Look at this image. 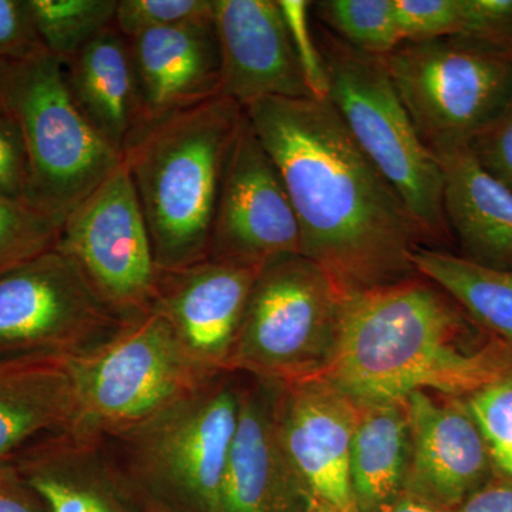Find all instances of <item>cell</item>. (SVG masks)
I'll list each match as a JSON object with an SVG mask.
<instances>
[{"instance_id":"6da1fadb","label":"cell","mask_w":512,"mask_h":512,"mask_svg":"<svg viewBox=\"0 0 512 512\" xmlns=\"http://www.w3.org/2000/svg\"><path fill=\"white\" fill-rule=\"evenodd\" d=\"M245 111L291 198L302 255L348 293L419 275L412 254L429 238L329 100L272 97Z\"/></svg>"},{"instance_id":"7a4b0ae2","label":"cell","mask_w":512,"mask_h":512,"mask_svg":"<svg viewBox=\"0 0 512 512\" xmlns=\"http://www.w3.org/2000/svg\"><path fill=\"white\" fill-rule=\"evenodd\" d=\"M476 326L421 275L349 293L322 376L357 407L404 402L414 392L464 399L512 373V349L498 339L478 346Z\"/></svg>"},{"instance_id":"3957f363","label":"cell","mask_w":512,"mask_h":512,"mask_svg":"<svg viewBox=\"0 0 512 512\" xmlns=\"http://www.w3.org/2000/svg\"><path fill=\"white\" fill-rule=\"evenodd\" d=\"M245 116L237 101L218 96L141 128L124 151L160 271L210 258L222 181Z\"/></svg>"},{"instance_id":"277c9868","label":"cell","mask_w":512,"mask_h":512,"mask_svg":"<svg viewBox=\"0 0 512 512\" xmlns=\"http://www.w3.org/2000/svg\"><path fill=\"white\" fill-rule=\"evenodd\" d=\"M241 390L238 372L220 373L136 426L100 437L148 512H218Z\"/></svg>"},{"instance_id":"5b68a950","label":"cell","mask_w":512,"mask_h":512,"mask_svg":"<svg viewBox=\"0 0 512 512\" xmlns=\"http://www.w3.org/2000/svg\"><path fill=\"white\" fill-rule=\"evenodd\" d=\"M6 111L18 124L30 168V204L64 222L123 165V157L84 119L46 49L0 66Z\"/></svg>"},{"instance_id":"8992f818","label":"cell","mask_w":512,"mask_h":512,"mask_svg":"<svg viewBox=\"0 0 512 512\" xmlns=\"http://www.w3.org/2000/svg\"><path fill=\"white\" fill-rule=\"evenodd\" d=\"M316 39L328 76L330 104L429 241L443 242L450 231L440 163L421 141L383 57L360 52L328 29H320Z\"/></svg>"},{"instance_id":"52a82bcc","label":"cell","mask_w":512,"mask_h":512,"mask_svg":"<svg viewBox=\"0 0 512 512\" xmlns=\"http://www.w3.org/2000/svg\"><path fill=\"white\" fill-rule=\"evenodd\" d=\"M349 293L302 254L262 264L229 370L293 382L322 376L338 346Z\"/></svg>"},{"instance_id":"ba28073f","label":"cell","mask_w":512,"mask_h":512,"mask_svg":"<svg viewBox=\"0 0 512 512\" xmlns=\"http://www.w3.org/2000/svg\"><path fill=\"white\" fill-rule=\"evenodd\" d=\"M67 360L76 400L72 427L99 437L136 426L220 375L198 365L154 311L126 320L99 346Z\"/></svg>"},{"instance_id":"9c48e42d","label":"cell","mask_w":512,"mask_h":512,"mask_svg":"<svg viewBox=\"0 0 512 512\" xmlns=\"http://www.w3.org/2000/svg\"><path fill=\"white\" fill-rule=\"evenodd\" d=\"M383 60L431 153L468 144L512 96V50L481 40L404 42Z\"/></svg>"},{"instance_id":"30bf717a","label":"cell","mask_w":512,"mask_h":512,"mask_svg":"<svg viewBox=\"0 0 512 512\" xmlns=\"http://www.w3.org/2000/svg\"><path fill=\"white\" fill-rule=\"evenodd\" d=\"M124 322L60 249L0 276V359L83 355Z\"/></svg>"},{"instance_id":"8fae6325","label":"cell","mask_w":512,"mask_h":512,"mask_svg":"<svg viewBox=\"0 0 512 512\" xmlns=\"http://www.w3.org/2000/svg\"><path fill=\"white\" fill-rule=\"evenodd\" d=\"M57 249L123 320L151 311L158 266L146 218L126 165L64 220Z\"/></svg>"},{"instance_id":"7c38bea8","label":"cell","mask_w":512,"mask_h":512,"mask_svg":"<svg viewBox=\"0 0 512 512\" xmlns=\"http://www.w3.org/2000/svg\"><path fill=\"white\" fill-rule=\"evenodd\" d=\"M288 254H302L298 217L278 168L245 116L222 181L210 258L262 265Z\"/></svg>"},{"instance_id":"4fadbf2b","label":"cell","mask_w":512,"mask_h":512,"mask_svg":"<svg viewBox=\"0 0 512 512\" xmlns=\"http://www.w3.org/2000/svg\"><path fill=\"white\" fill-rule=\"evenodd\" d=\"M276 429L308 500L356 512L349 461L357 406L323 376L276 382Z\"/></svg>"},{"instance_id":"5bb4252c","label":"cell","mask_w":512,"mask_h":512,"mask_svg":"<svg viewBox=\"0 0 512 512\" xmlns=\"http://www.w3.org/2000/svg\"><path fill=\"white\" fill-rule=\"evenodd\" d=\"M262 265L208 258L160 271L151 311L173 328L188 355L212 373L231 372L232 353Z\"/></svg>"},{"instance_id":"9a60e30c","label":"cell","mask_w":512,"mask_h":512,"mask_svg":"<svg viewBox=\"0 0 512 512\" xmlns=\"http://www.w3.org/2000/svg\"><path fill=\"white\" fill-rule=\"evenodd\" d=\"M404 402L412 433L404 491L454 511L490 481L487 441L463 397L414 392Z\"/></svg>"},{"instance_id":"2e32d148","label":"cell","mask_w":512,"mask_h":512,"mask_svg":"<svg viewBox=\"0 0 512 512\" xmlns=\"http://www.w3.org/2000/svg\"><path fill=\"white\" fill-rule=\"evenodd\" d=\"M221 96L247 109L259 100L312 97L278 0H214Z\"/></svg>"},{"instance_id":"e0dca14e","label":"cell","mask_w":512,"mask_h":512,"mask_svg":"<svg viewBox=\"0 0 512 512\" xmlns=\"http://www.w3.org/2000/svg\"><path fill=\"white\" fill-rule=\"evenodd\" d=\"M128 43L140 130L221 96V50L214 15L143 33Z\"/></svg>"},{"instance_id":"ac0fdd59","label":"cell","mask_w":512,"mask_h":512,"mask_svg":"<svg viewBox=\"0 0 512 512\" xmlns=\"http://www.w3.org/2000/svg\"><path fill=\"white\" fill-rule=\"evenodd\" d=\"M242 380L237 430L222 481L218 512H301L308 503L276 429V382Z\"/></svg>"},{"instance_id":"d6986e66","label":"cell","mask_w":512,"mask_h":512,"mask_svg":"<svg viewBox=\"0 0 512 512\" xmlns=\"http://www.w3.org/2000/svg\"><path fill=\"white\" fill-rule=\"evenodd\" d=\"M10 457L49 512H148L94 434L69 427Z\"/></svg>"},{"instance_id":"ffe728a7","label":"cell","mask_w":512,"mask_h":512,"mask_svg":"<svg viewBox=\"0 0 512 512\" xmlns=\"http://www.w3.org/2000/svg\"><path fill=\"white\" fill-rule=\"evenodd\" d=\"M433 154L443 174L448 231L460 244L463 258L512 271V192L481 167L468 144Z\"/></svg>"},{"instance_id":"44dd1931","label":"cell","mask_w":512,"mask_h":512,"mask_svg":"<svg viewBox=\"0 0 512 512\" xmlns=\"http://www.w3.org/2000/svg\"><path fill=\"white\" fill-rule=\"evenodd\" d=\"M62 64L77 109L123 157L141 126L128 39L113 26Z\"/></svg>"},{"instance_id":"7402d4cb","label":"cell","mask_w":512,"mask_h":512,"mask_svg":"<svg viewBox=\"0 0 512 512\" xmlns=\"http://www.w3.org/2000/svg\"><path fill=\"white\" fill-rule=\"evenodd\" d=\"M76 400L69 360L33 355L0 359V458L72 427Z\"/></svg>"},{"instance_id":"603a6c76","label":"cell","mask_w":512,"mask_h":512,"mask_svg":"<svg viewBox=\"0 0 512 512\" xmlns=\"http://www.w3.org/2000/svg\"><path fill=\"white\" fill-rule=\"evenodd\" d=\"M410 457L406 402L357 407L349 461L356 512H375L406 490Z\"/></svg>"},{"instance_id":"cb8c5ba5","label":"cell","mask_w":512,"mask_h":512,"mask_svg":"<svg viewBox=\"0 0 512 512\" xmlns=\"http://www.w3.org/2000/svg\"><path fill=\"white\" fill-rule=\"evenodd\" d=\"M412 264L417 274L439 285L478 326L512 349V271L487 268L426 245L414 249Z\"/></svg>"},{"instance_id":"d4e9b609","label":"cell","mask_w":512,"mask_h":512,"mask_svg":"<svg viewBox=\"0 0 512 512\" xmlns=\"http://www.w3.org/2000/svg\"><path fill=\"white\" fill-rule=\"evenodd\" d=\"M28 3L40 43L62 63L113 28L116 22L117 0H28Z\"/></svg>"},{"instance_id":"484cf974","label":"cell","mask_w":512,"mask_h":512,"mask_svg":"<svg viewBox=\"0 0 512 512\" xmlns=\"http://www.w3.org/2000/svg\"><path fill=\"white\" fill-rule=\"evenodd\" d=\"M313 5L329 32L360 52L384 57L402 45L394 0H325Z\"/></svg>"},{"instance_id":"4316f807","label":"cell","mask_w":512,"mask_h":512,"mask_svg":"<svg viewBox=\"0 0 512 512\" xmlns=\"http://www.w3.org/2000/svg\"><path fill=\"white\" fill-rule=\"evenodd\" d=\"M62 222L0 195V276L56 248Z\"/></svg>"},{"instance_id":"83f0119b","label":"cell","mask_w":512,"mask_h":512,"mask_svg":"<svg viewBox=\"0 0 512 512\" xmlns=\"http://www.w3.org/2000/svg\"><path fill=\"white\" fill-rule=\"evenodd\" d=\"M494 466L512 480V373L464 397Z\"/></svg>"},{"instance_id":"f1b7e54d","label":"cell","mask_w":512,"mask_h":512,"mask_svg":"<svg viewBox=\"0 0 512 512\" xmlns=\"http://www.w3.org/2000/svg\"><path fill=\"white\" fill-rule=\"evenodd\" d=\"M214 15V0H117L114 26L126 39Z\"/></svg>"},{"instance_id":"f546056e","label":"cell","mask_w":512,"mask_h":512,"mask_svg":"<svg viewBox=\"0 0 512 512\" xmlns=\"http://www.w3.org/2000/svg\"><path fill=\"white\" fill-rule=\"evenodd\" d=\"M404 42L460 36V0H394Z\"/></svg>"},{"instance_id":"4dcf8cb0","label":"cell","mask_w":512,"mask_h":512,"mask_svg":"<svg viewBox=\"0 0 512 512\" xmlns=\"http://www.w3.org/2000/svg\"><path fill=\"white\" fill-rule=\"evenodd\" d=\"M311 5V2L305 0H278L309 93L312 99L328 100L329 87L325 63L320 53L318 39L309 23Z\"/></svg>"},{"instance_id":"1f68e13d","label":"cell","mask_w":512,"mask_h":512,"mask_svg":"<svg viewBox=\"0 0 512 512\" xmlns=\"http://www.w3.org/2000/svg\"><path fill=\"white\" fill-rule=\"evenodd\" d=\"M487 173L512 192V96L503 110L468 141Z\"/></svg>"},{"instance_id":"d6a6232c","label":"cell","mask_w":512,"mask_h":512,"mask_svg":"<svg viewBox=\"0 0 512 512\" xmlns=\"http://www.w3.org/2000/svg\"><path fill=\"white\" fill-rule=\"evenodd\" d=\"M460 36L512 50V0H460Z\"/></svg>"},{"instance_id":"836d02e7","label":"cell","mask_w":512,"mask_h":512,"mask_svg":"<svg viewBox=\"0 0 512 512\" xmlns=\"http://www.w3.org/2000/svg\"><path fill=\"white\" fill-rule=\"evenodd\" d=\"M0 195L30 204L28 153L18 124L8 111L0 113Z\"/></svg>"},{"instance_id":"e575fe53","label":"cell","mask_w":512,"mask_h":512,"mask_svg":"<svg viewBox=\"0 0 512 512\" xmlns=\"http://www.w3.org/2000/svg\"><path fill=\"white\" fill-rule=\"evenodd\" d=\"M43 49L28 0H0V66L22 62Z\"/></svg>"},{"instance_id":"d590c367","label":"cell","mask_w":512,"mask_h":512,"mask_svg":"<svg viewBox=\"0 0 512 512\" xmlns=\"http://www.w3.org/2000/svg\"><path fill=\"white\" fill-rule=\"evenodd\" d=\"M0 512H49L12 457L0 458Z\"/></svg>"},{"instance_id":"8d00e7d4","label":"cell","mask_w":512,"mask_h":512,"mask_svg":"<svg viewBox=\"0 0 512 512\" xmlns=\"http://www.w3.org/2000/svg\"><path fill=\"white\" fill-rule=\"evenodd\" d=\"M451 512H512V480L488 481Z\"/></svg>"},{"instance_id":"74e56055","label":"cell","mask_w":512,"mask_h":512,"mask_svg":"<svg viewBox=\"0 0 512 512\" xmlns=\"http://www.w3.org/2000/svg\"><path fill=\"white\" fill-rule=\"evenodd\" d=\"M375 512H450L444 508L437 507V505L423 500L412 493L403 491L399 497L394 498L389 504L383 505Z\"/></svg>"},{"instance_id":"f35d334b","label":"cell","mask_w":512,"mask_h":512,"mask_svg":"<svg viewBox=\"0 0 512 512\" xmlns=\"http://www.w3.org/2000/svg\"><path fill=\"white\" fill-rule=\"evenodd\" d=\"M301 512H342L336 510V508L330 507V505L325 503H320V501L308 500L305 508Z\"/></svg>"},{"instance_id":"ab89813d","label":"cell","mask_w":512,"mask_h":512,"mask_svg":"<svg viewBox=\"0 0 512 512\" xmlns=\"http://www.w3.org/2000/svg\"><path fill=\"white\" fill-rule=\"evenodd\" d=\"M5 99H3L2 82H0V113H5Z\"/></svg>"}]
</instances>
